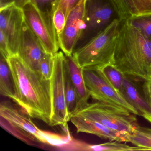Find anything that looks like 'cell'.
<instances>
[{
    "mask_svg": "<svg viewBox=\"0 0 151 151\" xmlns=\"http://www.w3.org/2000/svg\"><path fill=\"white\" fill-rule=\"evenodd\" d=\"M7 61L15 85L13 101L29 116L50 125L52 114L51 79L31 69L17 55L9 57Z\"/></svg>",
    "mask_w": 151,
    "mask_h": 151,
    "instance_id": "obj_1",
    "label": "cell"
},
{
    "mask_svg": "<svg viewBox=\"0 0 151 151\" xmlns=\"http://www.w3.org/2000/svg\"><path fill=\"white\" fill-rule=\"evenodd\" d=\"M114 64L124 75L146 80L151 73V39L132 25L121 22Z\"/></svg>",
    "mask_w": 151,
    "mask_h": 151,
    "instance_id": "obj_2",
    "label": "cell"
},
{
    "mask_svg": "<svg viewBox=\"0 0 151 151\" xmlns=\"http://www.w3.org/2000/svg\"><path fill=\"white\" fill-rule=\"evenodd\" d=\"M121 23L119 19L113 20L85 45L73 52L72 56L78 67L98 69L114 63Z\"/></svg>",
    "mask_w": 151,
    "mask_h": 151,
    "instance_id": "obj_3",
    "label": "cell"
},
{
    "mask_svg": "<svg viewBox=\"0 0 151 151\" xmlns=\"http://www.w3.org/2000/svg\"><path fill=\"white\" fill-rule=\"evenodd\" d=\"M71 115L78 116L98 122L108 128L129 136L138 124L134 114L99 101L88 103Z\"/></svg>",
    "mask_w": 151,
    "mask_h": 151,
    "instance_id": "obj_4",
    "label": "cell"
},
{
    "mask_svg": "<svg viewBox=\"0 0 151 151\" xmlns=\"http://www.w3.org/2000/svg\"><path fill=\"white\" fill-rule=\"evenodd\" d=\"M115 14L118 16L113 0H86L83 28L74 51L85 45L117 19Z\"/></svg>",
    "mask_w": 151,
    "mask_h": 151,
    "instance_id": "obj_5",
    "label": "cell"
},
{
    "mask_svg": "<svg viewBox=\"0 0 151 151\" xmlns=\"http://www.w3.org/2000/svg\"><path fill=\"white\" fill-rule=\"evenodd\" d=\"M66 56L63 52H58L54 56V65L51 78L52 114L50 126L60 125L68 129L70 121L68 112L64 90V70Z\"/></svg>",
    "mask_w": 151,
    "mask_h": 151,
    "instance_id": "obj_6",
    "label": "cell"
},
{
    "mask_svg": "<svg viewBox=\"0 0 151 151\" xmlns=\"http://www.w3.org/2000/svg\"><path fill=\"white\" fill-rule=\"evenodd\" d=\"M82 73L86 86L93 99L139 115L137 110L106 81L98 69L82 68Z\"/></svg>",
    "mask_w": 151,
    "mask_h": 151,
    "instance_id": "obj_7",
    "label": "cell"
},
{
    "mask_svg": "<svg viewBox=\"0 0 151 151\" xmlns=\"http://www.w3.org/2000/svg\"><path fill=\"white\" fill-rule=\"evenodd\" d=\"M25 23L38 38L47 53L54 55L60 47L55 30L52 29L30 2L22 8Z\"/></svg>",
    "mask_w": 151,
    "mask_h": 151,
    "instance_id": "obj_8",
    "label": "cell"
},
{
    "mask_svg": "<svg viewBox=\"0 0 151 151\" xmlns=\"http://www.w3.org/2000/svg\"><path fill=\"white\" fill-rule=\"evenodd\" d=\"M24 22L21 8L11 5L0 9V31L6 37L11 56L18 53Z\"/></svg>",
    "mask_w": 151,
    "mask_h": 151,
    "instance_id": "obj_9",
    "label": "cell"
},
{
    "mask_svg": "<svg viewBox=\"0 0 151 151\" xmlns=\"http://www.w3.org/2000/svg\"><path fill=\"white\" fill-rule=\"evenodd\" d=\"M86 0H81L69 14L61 35L60 48L66 55H72L83 28Z\"/></svg>",
    "mask_w": 151,
    "mask_h": 151,
    "instance_id": "obj_10",
    "label": "cell"
},
{
    "mask_svg": "<svg viewBox=\"0 0 151 151\" xmlns=\"http://www.w3.org/2000/svg\"><path fill=\"white\" fill-rule=\"evenodd\" d=\"M46 53L39 40L24 20L17 55L31 69L39 71L40 63Z\"/></svg>",
    "mask_w": 151,
    "mask_h": 151,
    "instance_id": "obj_11",
    "label": "cell"
},
{
    "mask_svg": "<svg viewBox=\"0 0 151 151\" xmlns=\"http://www.w3.org/2000/svg\"><path fill=\"white\" fill-rule=\"evenodd\" d=\"M25 114L7 102L1 103L0 116L32 134L40 143L47 144L44 131L40 129L32 121L30 116Z\"/></svg>",
    "mask_w": 151,
    "mask_h": 151,
    "instance_id": "obj_12",
    "label": "cell"
},
{
    "mask_svg": "<svg viewBox=\"0 0 151 151\" xmlns=\"http://www.w3.org/2000/svg\"><path fill=\"white\" fill-rule=\"evenodd\" d=\"M77 133L85 132L96 135L101 138L119 142H129V135L112 129L100 123L76 115L70 116V121Z\"/></svg>",
    "mask_w": 151,
    "mask_h": 151,
    "instance_id": "obj_13",
    "label": "cell"
},
{
    "mask_svg": "<svg viewBox=\"0 0 151 151\" xmlns=\"http://www.w3.org/2000/svg\"><path fill=\"white\" fill-rule=\"evenodd\" d=\"M122 95L137 110L139 116L151 123V106L146 100L143 90L132 80L131 76L124 75Z\"/></svg>",
    "mask_w": 151,
    "mask_h": 151,
    "instance_id": "obj_14",
    "label": "cell"
},
{
    "mask_svg": "<svg viewBox=\"0 0 151 151\" xmlns=\"http://www.w3.org/2000/svg\"><path fill=\"white\" fill-rule=\"evenodd\" d=\"M65 56L70 78L77 96L78 110L88 104L91 95L86 86L82 68L78 67L72 55Z\"/></svg>",
    "mask_w": 151,
    "mask_h": 151,
    "instance_id": "obj_15",
    "label": "cell"
},
{
    "mask_svg": "<svg viewBox=\"0 0 151 151\" xmlns=\"http://www.w3.org/2000/svg\"><path fill=\"white\" fill-rule=\"evenodd\" d=\"M0 92L1 95L13 100L16 97L15 85L7 59L1 54L0 58Z\"/></svg>",
    "mask_w": 151,
    "mask_h": 151,
    "instance_id": "obj_16",
    "label": "cell"
},
{
    "mask_svg": "<svg viewBox=\"0 0 151 151\" xmlns=\"http://www.w3.org/2000/svg\"><path fill=\"white\" fill-rule=\"evenodd\" d=\"M98 69L106 81L122 95L124 74L116 68L114 63L106 64Z\"/></svg>",
    "mask_w": 151,
    "mask_h": 151,
    "instance_id": "obj_17",
    "label": "cell"
},
{
    "mask_svg": "<svg viewBox=\"0 0 151 151\" xmlns=\"http://www.w3.org/2000/svg\"><path fill=\"white\" fill-rule=\"evenodd\" d=\"M129 142L142 148L143 151H151V129L142 127L137 124L129 136Z\"/></svg>",
    "mask_w": 151,
    "mask_h": 151,
    "instance_id": "obj_18",
    "label": "cell"
},
{
    "mask_svg": "<svg viewBox=\"0 0 151 151\" xmlns=\"http://www.w3.org/2000/svg\"><path fill=\"white\" fill-rule=\"evenodd\" d=\"M59 1L60 0H30L29 2L36 7L49 26L55 30L53 19Z\"/></svg>",
    "mask_w": 151,
    "mask_h": 151,
    "instance_id": "obj_19",
    "label": "cell"
},
{
    "mask_svg": "<svg viewBox=\"0 0 151 151\" xmlns=\"http://www.w3.org/2000/svg\"><path fill=\"white\" fill-rule=\"evenodd\" d=\"M64 90L67 109L70 117V115L77 110L78 99L75 87L70 76L67 63L64 70Z\"/></svg>",
    "mask_w": 151,
    "mask_h": 151,
    "instance_id": "obj_20",
    "label": "cell"
},
{
    "mask_svg": "<svg viewBox=\"0 0 151 151\" xmlns=\"http://www.w3.org/2000/svg\"><path fill=\"white\" fill-rule=\"evenodd\" d=\"M1 126L16 137L31 145H36L38 141L32 134L18 128L3 117L0 116Z\"/></svg>",
    "mask_w": 151,
    "mask_h": 151,
    "instance_id": "obj_21",
    "label": "cell"
},
{
    "mask_svg": "<svg viewBox=\"0 0 151 151\" xmlns=\"http://www.w3.org/2000/svg\"><path fill=\"white\" fill-rule=\"evenodd\" d=\"M121 142L115 141L114 142H107L99 145H84L83 150L95 151H143L138 147H132Z\"/></svg>",
    "mask_w": 151,
    "mask_h": 151,
    "instance_id": "obj_22",
    "label": "cell"
},
{
    "mask_svg": "<svg viewBox=\"0 0 151 151\" xmlns=\"http://www.w3.org/2000/svg\"><path fill=\"white\" fill-rule=\"evenodd\" d=\"M130 17L151 14V0H125Z\"/></svg>",
    "mask_w": 151,
    "mask_h": 151,
    "instance_id": "obj_23",
    "label": "cell"
},
{
    "mask_svg": "<svg viewBox=\"0 0 151 151\" xmlns=\"http://www.w3.org/2000/svg\"><path fill=\"white\" fill-rule=\"evenodd\" d=\"M127 20L145 36L151 39V14L130 17Z\"/></svg>",
    "mask_w": 151,
    "mask_h": 151,
    "instance_id": "obj_24",
    "label": "cell"
},
{
    "mask_svg": "<svg viewBox=\"0 0 151 151\" xmlns=\"http://www.w3.org/2000/svg\"><path fill=\"white\" fill-rule=\"evenodd\" d=\"M54 56L50 54L46 53L42 58L39 65V72L47 79H51L54 65Z\"/></svg>",
    "mask_w": 151,
    "mask_h": 151,
    "instance_id": "obj_25",
    "label": "cell"
},
{
    "mask_svg": "<svg viewBox=\"0 0 151 151\" xmlns=\"http://www.w3.org/2000/svg\"><path fill=\"white\" fill-rule=\"evenodd\" d=\"M45 138L47 144L53 146H61L64 144H68L71 140L70 133L66 136H62L57 133H52L44 131Z\"/></svg>",
    "mask_w": 151,
    "mask_h": 151,
    "instance_id": "obj_26",
    "label": "cell"
},
{
    "mask_svg": "<svg viewBox=\"0 0 151 151\" xmlns=\"http://www.w3.org/2000/svg\"><path fill=\"white\" fill-rule=\"evenodd\" d=\"M67 17L65 13L60 8L57 7L53 16V24L57 35V39L61 35L67 21Z\"/></svg>",
    "mask_w": 151,
    "mask_h": 151,
    "instance_id": "obj_27",
    "label": "cell"
},
{
    "mask_svg": "<svg viewBox=\"0 0 151 151\" xmlns=\"http://www.w3.org/2000/svg\"><path fill=\"white\" fill-rule=\"evenodd\" d=\"M113 1L117 9L119 20L123 21L128 19L129 16L125 0H113Z\"/></svg>",
    "mask_w": 151,
    "mask_h": 151,
    "instance_id": "obj_28",
    "label": "cell"
},
{
    "mask_svg": "<svg viewBox=\"0 0 151 151\" xmlns=\"http://www.w3.org/2000/svg\"><path fill=\"white\" fill-rule=\"evenodd\" d=\"M81 0H60L58 7L65 13L67 17L70 11L78 5Z\"/></svg>",
    "mask_w": 151,
    "mask_h": 151,
    "instance_id": "obj_29",
    "label": "cell"
},
{
    "mask_svg": "<svg viewBox=\"0 0 151 151\" xmlns=\"http://www.w3.org/2000/svg\"><path fill=\"white\" fill-rule=\"evenodd\" d=\"M0 50L1 54L3 55L6 59L10 57V52L8 44L4 34L0 31Z\"/></svg>",
    "mask_w": 151,
    "mask_h": 151,
    "instance_id": "obj_30",
    "label": "cell"
},
{
    "mask_svg": "<svg viewBox=\"0 0 151 151\" xmlns=\"http://www.w3.org/2000/svg\"><path fill=\"white\" fill-rule=\"evenodd\" d=\"M30 0H0V9L11 5L22 8Z\"/></svg>",
    "mask_w": 151,
    "mask_h": 151,
    "instance_id": "obj_31",
    "label": "cell"
},
{
    "mask_svg": "<svg viewBox=\"0 0 151 151\" xmlns=\"http://www.w3.org/2000/svg\"><path fill=\"white\" fill-rule=\"evenodd\" d=\"M142 90L146 100L151 106V77L145 80Z\"/></svg>",
    "mask_w": 151,
    "mask_h": 151,
    "instance_id": "obj_32",
    "label": "cell"
},
{
    "mask_svg": "<svg viewBox=\"0 0 151 151\" xmlns=\"http://www.w3.org/2000/svg\"><path fill=\"white\" fill-rule=\"evenodd\" d=\"M150 77H151V76H150Z\"/></svg>",
    "mask_w": 151,
    "mask_h": 151,
    "instance_id": "obj_33",
    "label": "cell"
}]
</instances>
